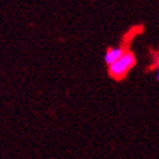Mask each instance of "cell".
Returning <instances> with one entry per match:
<instances>
[{
    "instance_id": "7a4b0ae2",
    "label": "cell",
    "mask_w": 159,
    "mask_h": 159,
    "mask_svg": "<svg viewBox=\"0 0 159 159\" xmlns=\"http://www.w3.org/2000/svg\"><path fill=\"white\" fill-rule=\"evenodd\" d=\"M127 51V48H124L123 45H115V47H109V48L105 51L104 54V62L106 67L110 66L111 63H114L120 56Z\"/></svg>"
},
{
    "instance_id": "6da1fadb",
    "label": "cell",
    "mask_w": 159,
    "mask_h": 159,
    "mask_svg": "<svg viewBox=\"0 0 159 159\" xmlns=\"http://www.w3.org/2000/svg\"><path fill=\"white\" fill-rule=\"evenodd\" d=\"M136 63H137V58L134 53L127 49L114 63L107 66V73L114 80H122L136 66Z\"/></svg>"
},
{
    "instance_id": "3957f363",
    "label": "cell",
    "mask_w": 159,
    "mask_h": 159,
    "mask_svg": "<svg viewBox=\"0 0 159 159\" xmlns=\"http://www.w3.org/2000/svg\"><path fill=\"white\" fill-rule=\"evenodd\" d=\"M154 73H155V80L159 82V60H158L157 63H155V70H154Z\"/></svg>"
}]
</instances>
